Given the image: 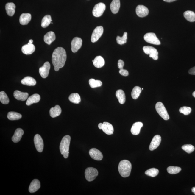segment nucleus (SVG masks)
Listing matches in <instances>:
<instances>
[{
  "mask_svg": "<svg viewBox=\"0 0 195 195\" xmlns=\"http://www.w3.org/2000/svg\"><path fill=\"white\" fill-rule=\"evenodd\" d=\"M34 141L37 151L40 152H43L44 147L43 141L40 135L38 134L35 135Z\"/></svg>",
  "mask_w": 195,
  "mask_h": 195,
  "instance_id": "obj_11",
  "label": "nucleus"
},
{
  "mask_svg": "<svg viewBox=\"0 0 195 195\" xmlns=\"http://www.w3.org/2000/svg\"><path fill=\"white\" fill-rule=\"evenodd\" d=\"M52 21L51 16L49 15H46L42 19L41 26L42 28H46L49 26Z\"/></svg>",
  "mask_w": 195,
  "mask_h": 195,
  "instance_id": "obj_33",
  "label": "nucleus"
},
{
  "mask_svg": "<svg viewBox=\"0 0 195 195\" xmlns=\"http://www.w3.org/2000/svg\"><path fill=\"white\" fill-rule=\"evenodd\" d=\"M50 67V63L46 62L39 69V73L42 78L45 79L48 76Z\"/></svg>",
  "mask_w": 195,
  "mask_h": 195,
  "instance_id": "obj_12",
  "label": "nucleus"
},
{
  "mask_svg": "<svg viewBox=\"0 0 195 195\" xmlns=\"http://www.w3.org/2000/svg\"><path fill=\"white\" fill-rule=\"evenodd\" d=\"M191 191H192V192L195 194V187L192 188V189H191Z\"/></svg>",
  "mask_w": 195,
  "mask_h": 195,
  "instance_id": "obj_48",
  "label": "nucleus"
},
{
  "mask_svg": "<svg viewBox=\"0 0 195 195\" xmlns=\"http://www.w3.org/2000/svg\"><path fill=\"white\" fill-rule=\"evenodd\" d=\"M144 40L145 41L150 44L155 45H159L160 44V40L156 36L155 33H148L144 35Z\"/></svg>",
  "mask_w": 195,
  "mask_h": 195,
  "instance_id": "obj_7",
  "label": "nucleus"
},
{
  "mask_svg": "<svg viewBox=\"0 0 195 195\" xmlns=\"http://www.w3.org/2000/svg\"><path fill=\"white\" fill-rule=\"evenodd\" d=\"M82 40L79 37H76L73 39L71 42V50L74 53L77 52L82 46Z\"/></svg>",
  "mask_w": 195,
  "mask_h": 195,
  "instance_id": "obj_10",
  "label": "nucleus"
},
{
  "mask_svg": "<svg viewBox=\"0 0 195 195\" xmlns=\"http://www.w3.org/2000/svg\"><path fill=\"white\" fill-rule=\"evenodd\" d=\"M155 108L157 113L164 120H168L169 119V115L167 110L162 102L157 103L155 105Z\"/></svg>",
  "mask_w": 195,
  "mask_h": 195,
  "instance_id": "obj_4",
  "label": "nucleus"
},
{
  "mask_svg": "<svg viewBox=\"0 0 195 195\" xmlns=\"http://www.w3.org/2000/svg\"><path fill=\"white\" fill-rule=\"evenodd\" d=\"M40 181L38 179L33 180L30 183L29 191L30 193H33L40 189Z\"/></svg>",
  "mask_w": 195,
  "mask_h": 195,
  "instance_id": "obj_17",
  "label": "nucleus"
},
{
  "mask_svg": "<svg viewBox=\"0 0 195 195\" xmlns=\"http://www.w3.org/2000/svg\"><path fill=\"white\" fill-rule=\"evenodd\" d=\"M149 11L148 8L143 5H139L136 8V14L141 18L145 17L148 15Z\"/></svg>",
  "mask_w": 195,
  "mask_h": 195,
  "instance_id": "obj_14",
  "label": "nucleus"
},
{
  "mask_svg": "<svg viewBox=\"0 0 195 195\" xmlns=\"http://www.w3.org/2000/svg\"><path fill=\"white\" fill-rule=\"evenodd\" d=\"M184 18L188 21L191 22L195 21V13L193 11H187L184 13Z\"/></svg>",
  "mask_w": 195,
  "mask_h": 195,
  "instance_id": "obj_32",
  "label": "nucleus"
},
{
  "mask_svg": "<svg viewBox=\"0 0 195 195\" xmlns=\"http://www.w3.org/2000/svg\"><path fill=\"white\" fill-rule=\"evenodd\" d=\"M85 174L86 180L91 182L95 179L98 175V172L97 169L94 168L88 167L86 169Z\"/></svg>",
  "mask_w": 195,
  "mask_h": 195,
  "instance_id": "obj_5",
  "label": "nucleus"
},
{
  "mask_svg": "<svg viewBox=\"0 0 195 195\" xmlns=\"http://www.w3.org/2000/svg\"><path fill=\"white\" fill-rule=\"evenodd\" d=\"M193 96L194 98H195V91L194 92H193Z\"/></svg>",
  "mask_w": 195,
  "mask_h": 195,
  "instance_id": "obj_50",
  "label": "nucleus"
},
{
  "mask_svg": "<svg viewBox=\"0 0 195 195\" xmlns=\"http://www.w3.org/2000/svg\"><path fill=\"white\" fill-rule=\"evenodd\" d=\"M13 96L18 101H25L27 99L29 96L28 93L22 92L19 91H15L13 93Z\"/></svg>",
  "mask_w": 195,
  "mask_h": 195,
  "instance_id": "obj_18",
  "label": "nucleus"
},
{
  "mask_svg": "<svg viewBox=\"0 0 195 195\" xmlns=\"http://www.w3.org/2000/svg\"><path fill=\"white\" fill-rule=\"evenodd\" d=\"M132 170V164L129 161L124 160L120 161L118 166V171L122 177L129 176Z\"/></svg>",
  "mask_w": 195,
  "mask_h": 195,
  "instance_id": "obj_2",
  "label": "nucleus"
},
{
  "mask_svg": "<svg viewBox=\"0 0 195 195\" xmlns=\"http://www.w3.org/2000/svg\"><path fill=\"white\" fill-rule=\"evenodd\" d=\"M189 73L191 75H195V67L190 69L189 71Z\"/></svg>",
  "mask_w": 195,
  "mask_h": 195,
  "instance_id": "obj_45",
  "label": "nucleus"
},
{
  "mask_svg": "<svg viewBox=\"0 0 195 195\" xmlns=\"http://www.w3.org/2000/svg\"><path fill=\"white\" fill-rule=\"evenodd\" d=\"M143 88H142V90H143Z\"/></svg>",
  "mask_w": 195,
  "mask_h": 195,
  "instance_id": "obj_51",
  "label": "nucleus"
},
{
  "mask_svg": "<svg viewBox=\"0 0 195 195\" xmlns=\"http://www.w3.org/2000/svg\"><path fill=\"white\" fill-rule=\"evenodd\" d=\"M106 5L103 3H99L95 6L93 10V16L96 17L101 16L106 10Z\"/></svg>",
  "mask_w": 195,
  "mask_h": 195,
  "instance_id": "obj_6",
  "label": "nucleus"
},
{
  "mask_svg": "<svg viewBox=\"0 0 195 195\" xmlns=\"http://www.w3.org/2000/svg\"><path fill=\"white\" fill-rule=\"evenodd\" d=\"M0 101L3 104H7L9 103L10 100L7 95L4 91L0 92Z\"/></svg>",
  "mask_w": 195,
  "mask_h": 195,
  "instance_id": "obj_36",
  "label": "nucleus"
},
{
  "mask_svg": "<svg viewBox=\"0 0 195 195\" xmlns=\"http://www.w3.org/2000/svg\"><path fill=\"white\" fill-rule=\"evenodd\" d=\"M127 33L125 32L124 33L122 37L119 36L117 37L116 41L117 43L120 45H123L126 43L127 39Z\"/></svg>",
  "mask_w": 195,
  "mask_h": 195,
  "instance_id": "obj_40",
  "label": "nucleus"
},
{
  "mask_svg": "<svg viewBox=\"0 0 195 195\" xmlns=\"http://www.w3.org/2000/svg\"><path fill=\"white\" fill-rule=\"evenodd\" d=\"M163 1H166V2L170 3L176 1V0H163Z\"/></svg>",
  "mask_w": 195,
  "mask_h": 195,
  "instance_id": "obj_47",
  "label": "nucleus"
},
{
  "mask_svg": "<svg viewBox=\"0 0 195 195\" xmlns=\"http://www.w3.org/2000/svg\"><path fill=\"white\" fill-rule=\"evenodd\" d=\"M33 42V40H30L29 41L28 43L30 44H32Z\"/></svg>",
  "mask_w": 195,
  "mask_h": 195,
  "instance_id": "obj_49",
  "label": "nucleus"
},
{
  "mask_svg": "<svg viewBox=\"0 0 195 195\" xmlns=\"http://www.w3.org/2000/svg\"><path fill=\"white\" fill-rule=\"evenodd\" d=\"M24 132L21 128H18L15 130L14 135L12 138L13 141L14 143L19 142L22 138Z\"/></svg>",
  "mask_w": 195,
  "mask_h": 195,
  "instance_id": "obj_19",
  "label": "nucleus"
},
{
  "mask_svg": "<svg viewBox=\"0 0 195 195\" xmlns=\"http://www.w3.org/2000/svg\"><path fill=\"white\" fill-rule=\"evenodd\" d=\"M161 137L160 135H157L154 136L149 146V150L153 151L157 148L161 143Z\"/></svg>",
  "mask_w": 195,
  "mask_h": 195,
  "instance_id": "obj_15",
  "label": "nucleus"
},
{
  "mask_svg": "<svg viewBox=\"0 0 195 195\" xmlns=\"http://www.w3.org/2000/svg\"><path fill=\"white\" fill-rule=\"evenodd\" d=\"M89 154L91 158L94 160L100 161L102 160L103 158L102 153L96 148L91 149L89 150Z\"/></svg>",
  "mask_w": 195,
  "mask_h": 195,
  "instance_id": "obj_13",
  "label": "nucleus"
},
{
  "mask_svg": "<svg viewBox=\"0 0 195 195\" xmlns=\"http://www.w3.org/2000/svg\"><path fill=\"white\" fill-rule=\"evenodd\" d=\"M159 171L157 169L152 168L149 169L148 170L146 171L145 174L147 176H151L152 177H154L158 175Z\"/></svg>",
  "mask_w": 195,
  "mask_h": 195,
  "instance_id": "obj_37",
  "label": "nucleus"
},
{
  "mask_svg": "<svg viewBox=\"0 0 195 195\" xmlns=\"http://www.w3.org/2000/svg\"><path fill=\"white\" fill-rule=\"evenodd\" d=\"M103 28L102 26L96 27L93 31L91 35V40L93 43L97 41L103 35Z\"/></svg>",
  "mask_w": 195,
  "mask_h": 195,
  "instance_id": "obj_9",
  "label": "nucleus"
},
{
  "mask_svg": "<svg viewBox=\"0 0 195 195\" xmlns=\"http://www.w3.org/2000/svg\"><path fill=\"white\" fill-rule=\"evenodd\" d=\"M56 36L54 32L50 31L48 32L45 35L44 37V40L46 43L50 45L52 42L55 40Z\"/></svg>",
  "mask_w": 195,
  "mask_h": 195,
  "instance_id": "obj_20",
  "label": "nucleus"
},
{
  "mask_svg": "<svg viewBox=\"0 0 195 195\" xmlns=\"http://www.w3.org/2000/svg\"><path fill=\"white\" fill-rule=\"evenodd\" d=\"M35 49L34 45L28 43L22 47L21 50L23 53L25 55H30L35 52Z\"/></svg>",
  "mask_w": 195,
  "mask_h": 195,
  "instance_id": "obj_16",
  "label": "nucleus"
},
{
  "mask_svg": "<svg viewBox=\"0 0 195 195\" xmlns=\"http://www.w3.org/2000/svg\"><path fill=\"white\" fill-rule=\"evenodd\" d=\"M143 123L140 122H136L132 125L131 129V132L134 135H137L140 133L141 129L143 127Z\"/></svg>",
  "mask_w": 195,
  "mask_h": 195,
  "instance_id": "obj_23",
  "label": "nucleus"
},
{
  "mask_svg": "<svg viewBox=\"0 0 195 195\" xmlns=\"http://www.w3.org/2000/svg\"><path fill=\"white\" fill-rule=\"evenodd\" d=\"M116 96L120 104H124L126 101V97H125V93L121 89L117 91L116 93Z\"/></svg>",
  "mask_w": 195,
  "mask_h": 195,
  "instance_id": "obj_30",
  "label": "nucleus"
},
{
  "mask_svg": "<svg viewBox=\"0 0 195 195\" xmlns=\"http://www.w3.org/2000/svg\"><path fill=\"white\" fill-rule=\"evenodd\" d=\"M142 91L141 88L138 86L133 88L131 93V96L134 99H136L140 96Z\"/></svg>",
  "mask_w": 195,
  "mask_h": 195,
  "instance_id": "obj_35",
  "label": "nucleus"
},
{
  "mask_svg": "<svg viewBox=\"0 0 195 195\" xmlns=\"http://www.w3.org/2000/svg\"><path fill=\"white\" fill-rule=\"evenodd\" d=\"M71 140V137L66 135L63 137L60 142V150L61 154L63 155L64 158H67L69 156V150Z\"/></svg>",
  "mask_w": 195,
  "mask_h": 195,
  "instance_id": "obj_3",
  "label": "nucleus"
},
{
  "mask_svg": "<svg viewBox=\"0 0 195 195\" xmlns=\"http://www.w3.org/2000/svg\"><path fill=\"white\" fill-rule=\"evenodd\" d=\"M102 130L103 132L108 135H113L114 131L112 125L107 122H104L103 123Z\"/></svg>",
  "mask_w": 195,
  "mask_h": 195,
  "instance_id": "obj_21",
  "label": "nucleus"
},
{
  "mask_svg": "<svg viewBox=\"0 0 195 195\" xmlns=\"http://www.w3.org/2000/svg\"><path fill=\"white\" fill-rule=\"evenodd\" d=\"M182 149L188 154L192 153L195 150L194 146L190 144L183 145L182 147Z\"/></svg>",
  "mask_w": 195,
  "mask_h": 195,
  "instance_id": "obj_41",
  "label": "nucleus"
},
{
  "mask_svg": "<svg viewBox=\"0 0 195 195\" xmlns=\"http://www.w3.org/2000/svg\"><path fill=\"white\" fill-rule=\"evenodd\" d=\"M181 170L180 167L174 166H170L167 169V172L171 174H177L180 172Z\"/></svg>",
  "mask_w": 195,
  "mask_h": 195,
  "instance_id": "obj_39",
  "label": "nucleus"
},
{
  "mask_svg": "<svg viewBox=\"0 0 195 195\" xmlns=\"http://www.w3.org/2000/svg\"><path fill=\"white\" fill-rule=\"evenodd\" d=\"M191 111V107H188L184 106L180 108L179 112L181 113H183L184 115H189Z\"/></svg>",
  "mask_w": 195,
  "mask_h": 195,
  "instance_id": "obj_42",
  "label": "nucleus"
},
{
  "mask_svg": "<svg viewBox=\"0 0 195 195\" xmlns=\"http://www.w3.org/2000/svg\"><path fill=\"white\" fill-rule=\"evenodd\" d=\"M62 113V109L59 105H56L54 107H52L50 110V116L55 118L59 116Z\"/></svg>",
  "mask_w": 195,
  "mask_h": 195,
  "instance_id": "obj_29",
  "label": "nucleus"
},
{
  "mask_svg": "<svg viewBox=\"0 0 195 195\" xmlns=\"http://www.w3.org/2000/svg\"><path fill=\"white\" fill-rule=\"evenodd\" d=\"M40 96L39 94H34L28 98L26 103V104L27 106H30L33 103H38L40 101Z\"/></svg>",
  "mask_w": 195,
  "mask_h": 195,
  "instance_id": "obj_27",
  "label": "nucleus"
},
{
  "mask_svg": "<svg viewBox=\"0 0 195 195\" xmlns=\"http://www.w3.org/2000/svg\"><path fill=\"white\" fill-rule=\"evenodd\" d=\"M5 8L7 13L8 16H12L15 14L16 6L13 3H7Z\"/></svg>",
  "mask_w": 195,
  "mask_h": 195,
  "instance_id": "obj_26",
  "label": "nucleus"
},
{
  "mask_svg": "<svg viewBox=\"0 0 195 195\" xmlns=\"http://www.w3.org/2000/svg\"><path fill=\"white\" fill-rule=\"evenodd\" d=\"M67 59V54L65 49L58 47L54 50L52 57V63L56 71L62 68L65 65Z\"/></svg>",
  "mask_w": 195,
  "mask_h": 195,
  "instance_id": "obj_1",
  "label": "nucleus"
},
{
  "mask_svg": "<svg viewBox=\"0 0 195 195\" xmlns=\"http://www.w3.org/2000/svg\"><path fill=\"white\" fill-rule=\"evenodd\" d=\"M31 15L30 13H23L20 16L19 21L22 25H26L28 24L31 20Z\"/></svg>",
  "mask_w": 195,
  "mask_h": 195,
  "instance_id": "obj_22",
  "label": "nucleus"
},
{
  "mask_svg": "<svg viewBox=\"0 0 195 195\" xmlns=\"http://www.w3.org/2000/svg\"><path fill=\"white\" fill-rule=\"evenodd\" d=\"M89 84L91 88H94L100 87L102 85V83L101 81L91 79L89 80Z\"/></svg>",
  "mask_w": 195,
  "mask_h": 195,
  "instance_id": "obj_38",
  "label": "nucleus"
},
{
  "mask_svg": "<svg viewBox=\"0 0 195 195\" xmlns=\"http://www.w3.org/2000/svg\"><path fill=\"white\" fill-rule=\"evenodd\" d=\"M69 101L74 104H79L81 102L80 96L78 93H72L69 97Z\"/></svg>",
  "mask_w": 195,
  "mask_h": 195,
  "instance_id": "obj_31",
  "label": "nucleus"
},
{
  "mask_svg": "<svg viewBox=\"0 0 195 195\" xmlns=\"http://www.w3.org/2000/svg\"><path fill=\"white\" fill-rule=\"evenodd\" d=\"M22 115L15 112H10L8 113L7 118L11 120H18L21 119Z\"/></svg>",
  "mask_w": 195,
  "mask_h": 195,
  "instance_id": "obj_34",
  "label": "nucleus"
},
{
  "mask_svg": "<svg viewBox=\"0 0 195 195\" xmlns=\"http://www.w3.org/2000/svg\"><path fill=\"white\" fill-rule=\"evenodd\" d=\"M103 126V123H100L98 124V128L100 130H102Z\"/></svg>",
  "mask_w": 195,
  "mask_h": 195,
  "instance_id": "obj_46",
  "label": "nucleus"
},
{
  "mask_svg": "<svg viewBox=\"0 0 195 195\" xmlns=\"http://www.w3.org/2000/svg\"><path fill=\"white\" fill-rule=\"evenodd\" d=\"M143 50L146 54L149 55V57L154 60H157L158 59V52L154 47L150 46H145L143 47Z\"/></svg>",
  "mask_w": 195,
  "mask_h": 195,
  "instance_id": "obj_8",
  "label": "nucleus"
},
{
  "mask_svg": "<svg viewBox=\"0 0 195 195\" xmlns=\"http://www.w3.org/2000/svg\"><path fill=\"white\" fill-rule=\"evenodd\" d=\"M119 73L122 76H127L129 75V72L128 71L123 69H120L119 71Z\"/></svg>",
  "mask_w": 195,
  "mask_h": 195,
  "instance_id": "obj_43",
  "label": "nucleus"
},
{
  "mask_svg": "<svg viewBox=\"0 0 195 195\" xmlns=\"http://www.w3.org/2000/svg\"><path fill=\"white\" fill-rule=\"evenodd\" d=\"M124 62L121 59L118 60V67L120 69H123L124 66Z\"/></svg>",
  "mask_w": 195,
  "mask_h": 195,
  "instance_id": "obj_44",
  "label": "nucleus"
},
{
  "mask_svg": "<svg viewBox=\"0 0 195 195\" xmlns=\"http://www.w3.org/2000/svg\"><path fill=\"white\" fill-rule=\"evenodd\" d=\"M120 0H113L110 4V9L113 14L118 13L120 9Z\"/></svg>",
  "mask_w": 195,
  "mask_h": 195,
  "instance_id": "obj_24",
  "label": "nucleus"
},
{
  "mask_svg": "<svg viewBox=\"0 0 195 195\" xmlns=\"http://www.w3.org/2000/svg\"><path fill=\"white\" fill-rule=\"evenodd\" d=\"M22 84L29 86H35L36 84V81L33 77L30 76H27L24 78L21 81Z\"/></svg>",
  "mask_w": 195,
  "mask_h": 195,
  "instance_id": "obj_25",
  "label": "nucleus"
},
{
  "mask_svg": "<svg viewBox=\"0 0 195 195\" xmlns=\"http://www.w3.org/2000/svg\"><path fill=\"white\" fill-rule=\"evenodd\" d=\"M93 65L97 68H101L104 65V59L101 56L96 57L93 62Z\"/></svg>",
  "mask_w": 195,
  "mask_h": 195,
  "instance_id": "obj_28",
  "label": "nucleus"
}]
</instances>
